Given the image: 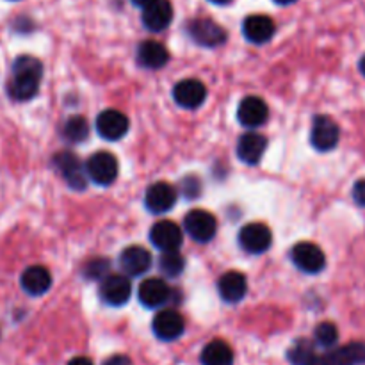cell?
I'll list each match as a JSON object with an SVG mask.
<instances>
[{
    "label": "cell",
    "mask_w": 365,
    "mask_h": 365,
    "mask_svg": "<svg viewBox=\"0 0 365 365\" xmlns=\"http://www.w3.org/2000/svg\"><path fill=\"white\" fill-rule=\"evenodd\" d=\"M277 4H280V6H289V4L296 2V0H274Z\"/></svg>",
    "instance_id": "obj_38"
},
{
    "label": "cell",
    "mask_w": 365,
    "mask_h": 365,
    "mask_svg": "<svg viewBox=\"0 0 365 365\" xmlns=\"http://www.w3.org/2000/svg\"><path fill=\"white\" fill-rule=\"evenodd\" d=\"M291 259L299 271L309 274H317L327 266V255L314 242H299L292 248Z\"/></svg>",
    "instance_id": "obj_7"
},
{
    "label": "cell",
    "mask_w": 365,
    "mask_h": 365,
    "mask_svg": "<svg viewBox=\"0 0 365 365\" xmlns=\"http://www.w3.org/2000/svg\"><path fill=\"white\" fill-rule=\"evenodd\" d=\"M289 362L292 365H314L317 359L316 346L312 341L307 339H299L294 342L291 349H289Z\"/></svg>",
    "instance_id": "obj_26"
},
{
    "label": "cell",
    "mask_w": 365,
    "mask_h": 365,
    "mask_svg": "<svg viewBox=\"0 0 365 365\" xmlns=\"http://www.w3.org/2000/svg\"><path fill=\"white\" fill-rule=\"evenodd\" d=\"M271 245H273V234H271L269 227H266L264 223H248L239 232V246L246 253L260 255V253L267 252Z\"/></svg>",
    "instance_id": "obj_8"
},
{
    "label": "cell",
    "mask_w": 365,
    "mask_h": 365,
    "mask_svg": "<svg viewBox=\"0 0 365 365\" xmlns=\"http://www.w3.org/2000/svg\"><path fill=\"white\" fill-rule=\"evenodd\" d=\"M200 360L202 365H234V351L228 342L216 339L203 348Z\"/></svg>",
    "instance_id": "obj_25"
},
{
    "label": "cell",
    "mask_w": 365,
    "mask_h": 365,
    "mask_svg": "<svg viewBox=\"0 0 365 365\" xmlns=\"http://www.w3.org/2000/svg\"><path fill=\"white\" fill-rule=\"evenodd\" d=\"M150 241L160 252H175V250H180L184 232L175 221H157L150 230Z\"/></svg>",
    "instance_id": "obj_12"
},
{
    "label": "cell",
    "mask_w": 365,
    "mask_h": 365,
    "mask_svg": "<svg viewBox=\"0 0 365 365\" xmlns=\"http://www.w3.org/2000/svg\"><path fill=\"white\" fill-rule=\"evenodd\" d=\"M339 139H341V128L330 116L321 114L314 118L310 143L317 152H330L339 145Z\"/></svg>",
    "instance_id": "obj_5"
},
{
    "label": "cell",
    "mask_w": 365,
    "mask_h": 365,
    "mask_svg": "<svg viewBox=\"0 0 365 365\" xmlns=\"http://www.w3.org/2000/svg\"><path fill=\"white\" fill-rule=\"evenodd\" d=\"M353 200H355L360 207H365V178H362V180H359L353 185Z\"/></svg>",
    "instance_id": "obj_32"
},
{
    "label": "cell",
    "mask_w": 365,
    "mask_h": 365,
    "mask_svg": "<svg viewBox=\"0 0 365 365\" xmlns=\"http://www.w3.org/2000/svg\"><path fill=\"white\" fill-rule=\"evenodd\" d=\"M184 230L196 242H209L216 237L217 220L203 209H195L185 216Z\"/></svg>",
    "instance_id": "obj_4"
},
{
    "label": "cell",
    "mask_w": 365,
    "mask_h": 365,
    "mask_svg": "<svg viewBox=\"0 0 365 365\" xmlns=\"http://www.w3.org/2000/svg\"><path fill=\"white\" fill-rule=\"evenodd\" d=\"M267 148V139L257 132H246L237 141V157L245 164L255 166L260 163Z\"/></svg>",
    "instance_id": "obj_21"
},
{
    "label": "cell",
    "mask_w": 365,
    "mask_h": 365,
    "mask_svg": "<svg viewBox=\"0 0 365 365\" xmlns=\"http://www.w3.org/2000/svg\"><path fill=\"white\" fill-rule=\"evenodd\" d=\"M132 2H134V6H138V7H141V9H145V7L152 6V4L157 2V0H132Z\"/></svg>",
    "instance_id": "obj_35"
},
{
    "label": "cell",
    "mask_w": 365,
    "mask_h": 365,
    "mask_svg": "<svg viewBox=\"0 0 365 365\" xmlns=\"http://www.w3.org/2000/svg\"><path fill=\"white\" fill-rule=\"evenodd\" d=\"M365 364V344L351 342L342 348L328 349L324 355H317L314 365H364Z\"/></svg>",
    "instance_id": "obj_13"
},
{
    "label": "cell",
    "mask_w": 365,
    "mask_h": 365,
    "mask_svg": "<svg viewBox=\"0 0 365 365\" xmlns=\"http://www.w3.org/2000/svg\"><path fill=\"white\" fill-rule=\"evenodd\" d=\"M217 292L227 303H239L248 292V280L239 271H228L217 282Z\"/></svg>",
    "instance_id": "obj_22"
},
{
    "label": "cell",
    "mask_w": 365,
    "mask_h": 365,
    "mask_svg": "<svg viewBox=\"0 0 365 365\" xmlns=\"http://www.w3.org/2000/svg\"><path fill=\"white\" fill-rule=\"evenodd\" d=\"M269 118V109L267 103L259 96H246L237 107V120L241 125L248 128H257L264 125Z\"/></svg>",
    "instance_id": "obj_18"
},
{
    "label": "cell",
    "mask_w": 365,
    "mask_h": 365,
    "mask_svg": "<svg viewBox=\"0 0 365 365\" xmlns=\"http://www.w3.org/2000/svg\"><path fill=\"white\" fill-rule=\"evenodd\" d=\"M178 200V189L168 182H155L145 192V205L152 214L170 212Z\"/></svg>",
    "instance_id": "obj_9"
},
{
    "label": "cell",
    "mask_w": 365,
    "mask_h": 365,
    "mask_svg": "<svg viewBox=\"0 0 365 365\" xmlns=\"http://www.w3.org/2000/svg\"><path fill=\"white\" fill-rule=\"evenodd\" d=\"M41 77V61L32 56H20L13 63V75L7 84V93L16 102H27L38 95Z\"/></svg>",
    "instance_id": "obj_1"
},
{
    "label": "cell",
    "mask_w": 365,
    "mask_h": 365,
    "mask_svg": "<svg viewBox=\"0 0 365 365\" xmlns=\"http://www.w3.org/2000/svg\"><path fill=\"white\" fill-rule=\"evenodd\" d=\"M128 118L121 110L106 109L96 118V132L107 141H120L128 132Z\"/></svg>",
    "instance_id": "obj_14"
},
{
    "label": "cell",
    "mask_w": 365,
    "mask_h": 365,
    "mask_svg": "<svg viewBox=\"0 0 365 365\" xmlns=\"http://www.w3.org/2000/svg\"><path fill=\"white\" fill-rule=\"evenodd\" d=\"M152 330L153 334H155V337L160 339V341H177L178 337H182V334H184L185 330L184 317H182L175 309H164L153 317Z\"/></svg>",
    "instance_id": "obj_11"
},
{
    "label": "cell",
    "mask_w": 365,
    "mask_h": 365,
    "mask_svg": "<svg viewBox=\"0 0 365 365\" xmlns=\"http://www.w3.org/2000/svg\"><path fill=\"white\" fill-rule=\"evenodd\" d=\"M187 32L191 39L207 48H216L227 41V31L210 18H195L189 21Z\"/></svg>",
    "instance_id": "obj_3"
},
{
    "label": "cell",
    "mask_w": 365,
    "mask_h": 365,
    "mask_svg": "<svg viewBox=\"0 0 365 365\" xmlns=\"http://www.w3.org/2000/svg\"><path fill=\"white\" fill-rule=\"evenodd\" d=\"M120 267L125 277H141L152 267V255L143 246H128L121 252Z\"/></svg>",
    "instance_id": "obj_17"
},
{
    "label": "cell",
    "mask_w": 365,
    "mask_h": 365,
    "mask_svg": "<svg viewBox=\"0 0 365 365\" xmlns=\"http://www.w3.org/2000/svg\"><path fill=\"white\" fill-rule=\"evenodd\" d=\"M53 164H56L57 171L63 175V178L66 180V184L71 189H82L88 187V173H86V164H82L77 159V155L71 152H61L53 157Z\"/></svg>",
    "instance_id": "obj_6"
},
{
    "label": "cell",
    "mask_w": 365,
    "mask_h": 365,
    "mask_svg": "<svg viewBox=\"0 0 365 365\" xmlns=\"http://www.w3.org/2000/svg\"><path fill=\"white\" fill-rule=\"evenodd\" d=\"M212 4H217V6H227V4H230L232 0H210Z\"/></svg>",
    "instance_id": "obj_37"
},
{
    "label": "cell",
    "mask_w": 365,
    "mask_h": 365,
    "mask_svg": "<svg viewBox=\"0 0 365 365\" xmlns=\"http://www.w3.org/2000/svg\"><path fill=\"white\" fill-rule=\"evenodd\" d=\"M103 365H132V360L127 355H113L103 362Z\"/></svg>",
    "instance_id": "obj_33"
},
{
    "label": "cell",
    "mask_w": 365,
    "mask_h": 365,
    "mask_svg": "<svg viewBox=\"0 0 365 365\" xmlns=\"http://www.w3.org/2000/svg\"><path fill=\"white\" fill-rule=\"evenodd\" d=\"M143 25L152 32H160L170 27L173 20V6L170 0H157L152 6L145 7L141 14Z\"/></svg>",
    "instance_id": "obj_20"
},
{
    "label": "cell",
    "mask_w": 365,
    "mask_h": 365,
    "mask_svg": "<svg viewBox=\"0 0 365 365\" xmlns=\"http://www.w3.org/2000/svg\"><path fill=\"white\" fill-rule=\"evenodd\" d=\"M63 135L66 141L75 143V145L86 141L89 135L88 121H86L82 116H71L70 120H66V123H64Z\"/></svg>",
    "instance_id": "obj_27"
},
{
    "label": "cell",
    "mask_w": 365,
    "mask_h": 365,
    "mask_svg": "<svg viewBox=\"0 0 365 365\" xmlns=\"http://www.w3.org/2000/svg\"><path fill=\"white\" fill-rule=\"evenodd\" d=\"M100 298L110 307H123L130 299L132 285L125 274H109L100 282Z\"/></svg>",
    "instance_id": "obj_10"
},
{
    "label": "cell",
    "mask_w": 365,
    "mask_h": 365,
    "mask_svg": "<svg viewBox=\"0 0 365 365\" xmlns=\"http://www.w3.org/2000/svg\"><path fill=\"white\" fill-rule=\"evenodd\" d=\"M86 173L91 182H95L96 185H107L114 184L120 173V164L118 159L109 152H96L86 160Z\"/></svg>",
    "instance_id": "obj_2"
},
{
    "label": "cell",
    "mask_w": 365,
    "mask_h": 365,
    "mask_svg": "<svg viewBox=\"0 0 365 365\" xmlns=\"http://www.w3.org/2000/svg\"><path fill=\"white\" fill-rule=\"evenodd\" d=\"M170 61V52L163 43L155 39H146L138 46V63L148 70H160Z\"/></svg>",
    "instance_id": "obj_23"
},
{
    "label": "cell",
    "mask_w": 365,
    "mask_h": 365,
    "mask_svg": "<svg viewBox=\"0 0 365 365\" xmlns=\"http://www.w3.org/2000/svg\"><path fill=\"white\" fill-rule=\"evenodd\" d=\"M173 98L184 109H198L207 98V88L198 78H184L173 88Z\"/></svg>",
    "instance_id": "obj_15"
},
{
    "label": "cell",
    "mask_w": 365,
    "mask_h": 365,
    "mask_svg": "<svg viewBox=\"0 0 365 365\" xmlns=\"http://www.w3.org/2000/svg\"><path fill=\"white\" fill-rule=\"evenodd\" d=\"M359 68H360V73L364 75L365 77V53L362 56V59H360V63H359Z\"/></svg>",
    "instance_id": "obj_36"
},
{
    "label": "cell",
    "mask_w": 365,
    "mask_h": 365,
    "mask_svg": "<svg viewBox=\"0 0 365 365\" xmlns=\"http://www.w3.org/2000/svg\"><path fill=\"white\" fill-rule=\"evenodd\" d=\"M314 339L316 344L324 349H334L339 341V330L334 323H321L317 324L316 331H314Z\"/></svg>",
    "instance_id": "obj_29"
},
{
    "label": "cell",
    "mask_w": 365,
    "mask_h": 365,
    "mask_svg": "<svg viewBox=\"0 0 365 365\" xmlns=\"http://www.w3.org/2000/svg\"><path fill=\"white\" fill-rule=\"evenodd\" d=\"M274 31H277V25L266 14H252L242 24V34L250 43H255V45H264L269 41L274 36Z\"/></svg>",
    "instance_id": "obj_19"
},
{
    "label": "cell",
    "mask_w": 365,
    "mask_h": 365,
    "mask_svg": "<svg viewBox=\"0 0 365 365\" xmlns=\"http://www.w3.org/2000/svg\"><path fill=\"white\" fill-rule=\"evenodd\" d=\"M109 267L110 264L107 259H93L84 266V274L89 278V280L102 282L103 278L110 274Z\"/></svg>",
    "instance_id": "obj_30"
},
{
    "label": "cell",
    "mask_w": 365,
    "mask_h": 365,
    "mask_svg": "<svg viewBox=\"0 0 365 365\" xmlns=\"http://www.w3.org/2000/svg\"><path fill=\"white\" fill-rule=\"evenodd\" d=\"M159 267L164 277L177 278L184 273L185 259L180 255L178 250H175V252H163V255L159 259Z\"/></svg>",
    "instance_id": "obj_28"
},
{
    "label": "cell",
    "mask_w": 365,
    "mask_h": 365,
    "mask_svg": "<svg viewBox=\"0 0 365 365\" xmlns=\"http://www.w3.org/2000/svg\"><path fill=\"white\" fill-rule=\"evenodd\" d=\"M66 365H93V362L89 359H86V356H75Z\"/></svg>",
    "instance_id": "obj_34"
},
{
    "label": "cell",
    "mask_w": 365,
    "mask_h": 365,
    "mask_svg": "<svg viewBox=\"0 0 365 365\" xmlns=\"http://www.w3.org/2000/svg\"><path fill=\"white\" fill-rule=\"evenodd\" d=\"M21 289L31 296H43L52 287V274L43 266H31L21 273Z\"/></svg>",
    "instance_id": "obj_24"
},
{
    "label": "cell",
    "mask_w": 365,
    "mask_h": 365,
    "mask_svg": "<svg viewBox=\"0 0 365 365\" xmlns=\"http://www.w3.org/2000/svg\"><path fill=\"white\" fill-rule=\"evenodd\" d=\"M180 192L187 200H195L202 192V184H200V180L196 177H185L180 182Z\"/></svg>",
    "instance_id": "obj_31"
},
{
    "label": "cell",
    "mask_w": 365,
    "mask_h": 365,
    "mask_svg": "<svg viewBox=\"0 0 365 365\" xmlns=\"http://www.w3.org/2000/svg\"><path fill=\"white\" fill-rule=\"evenodd\" d=\"M138 298L146 309H159L171 299V287L163 278H146L139 285Z\"/></svg>",
    "instance_id": "obj_16"
}]
</instances>
